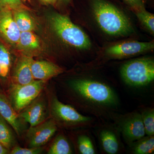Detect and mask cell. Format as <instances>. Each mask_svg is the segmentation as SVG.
I'll return each instance as SVG.
<instances>
[{"mask_svg":"<svg viewBox=\"0 0 154 154\" xmlns=\"http://www.w3.org/2000/svg\"><path fill=\"white\" fill-rule=\"evenodd\" d=\"M72 90L83 101L87 109L108 110L118 105V97L110 86L101 82L90 79H78L70 82Z\"/></svg>","mask_w":154,"mask_h":154,"instance_id":"cell-1","label":"cell"},{"mask_svg":"<svg viewBox=\"0 0 154 154\" xmlns=\"http://www.w3.org/2000/svg\"><path fill=\"white\" fill-rule=\"evenodd\" d=\"M92 8L99 27L108 35L125 36L134 32L127 17L111 3L105 0H92Z\"/></svg>","mask_w":154,"mask_h":154,"instance_id":"cell-2","label":"cell"},{"mask_svg":"<svg viewBox=\"0 0 154 154\" xmlns=\"http://www.w3.org/2000/svg\"><path fill=\"white\" fill-rule=\"evenodd\" d=\"M51 28L65 44L80 50H88L91 43L88 35L65 15L54 13L49 16Z\"/></svg>","mask_w":154,"mask_h":154,"instance_id":"cell-3","label":"cell"},{"mask_svg":"<svg viewBox=\"0 0 154 154\" xmlns=\"http://www.w3.org/2000/svg\"><path fill=\"white\" fill-rule=\"evenodd\" d=\"M120 74L122 79L128 85H147L154 81V60L144 57L130 60L122 67Z\"/></svg>","mask_w":154,"mask_h":154,"instance_id":"cell-4","label":"cell"},{"mask_svg":"<svg viewBox=\"0 0 154 154\" xmlns=\"http://www.w3.org/2000/svg\"><path fill=\"white\" fill-rule=\"evenodd\" d=\"M50 111L56 123L63 126H87L92 122L91 117L81 114L73 107L63 104L55 97L51 99Z\"/></svg>","mask_w":154,"mask_h":154,"instance_id":"cell-5","label":"cell"},{"mask_svg":"<svg viewBox=\"0 0 154 154\" xmlns=\"http://www.w3.org/2000/svg\"><path fill=\"white\" fill-rule=\"evenodd\" d=\"M45 83V81L36 80L27 85L13 84L11 85L10 101L17 113H20L37 98Z\"/></svg>","mask_w":154,"mask_h":154,"instance_id":"cell-6","label":"cell"},{"mask_svg":"<svg viewBox=\"0 0 154 154\" xmlns=\"http://www.w3.org/2000/svg\"><path fill=\"white\" fill-rule=\"evenodd\" d=\"M154 48L153 41L142 42L131 40L111 45L106 49V53L114 58H125L149 52Z\"/></svg>","mask_w":154,"mask_h":154,"instance_id":"cell-7","label":"cell"},{"mask_svg":"<svg viewBox=\"0 0 154 154\" xmlns=\"http://www.w3.org/2000/svg\"><path fill=\"white\" fill-rule=\"evenodd\" d=\"M119 128L124 139L130 144L146 135L140 113L125 115L120 121Z\"/></svg>","mask_w":154,"mask_h":154,"instance_id":"cell-8","label":"cell"},{"mask_svg":"<svg viewBox=\"0 0 154 154\" xmlns=\"http://www.w3.org/2000/svg\"><path fill=\"white\" fill-rule=\"evenodd\" d=\"M57 130V125L53 119L44 121L35 126L30 127L26 136L29 147H39L47 143Z\"/></svg>","mask_w":154,"mask_h":154,"instance_id":"cell-9","label":"cell"},{"mask_svg":"<svg viewBox=\"0 0 154 154\" xmlns=\"http://www.w3.org/2000/svg\"><path fill=\"white\" fill-rule=\"evenodd\" d=\"M20 33L12 10H0V37L8 44L17 45Z\"/></svg>","mask_w":154,"mask_h":154,"instance_id":"cell-10","label":"cell"},{"mask_svg":"<svg viewBox=\"0 0 154 154\" xmlns=\"http://www.w3.org/2000/svg\"><path fill=\"white\" fill-rule=\"evenodd\" d=\"M47 109L44 100L36 98L19 113L23 121L28 122L30 127L35 126L45 121L47 116Z\"/></svg>","mask_w":154,"mask_h":154,"instance_id":"cell-11","label":"cell"},{"mask_svg":"<svg viewBox=\"0 0 154 154\" xmlns=\"http://www.w3.org/2000/svg\"><path fill=\"white\" fill-rule=\"evenodd\" d=\"M0 115L12 127L18 135H21L24 130L23 120L14 109L10 100L0 93Z\"/></svg>","mask_w":154,"mask_h":154,"instance_id":"cell-12","label":"cell"},{"mask_svg":"<svg viewBox=\"0 0 154 154\" xmlns=\"http://www.w3.org/2000/svg\"><path fill=\"white\" fill-rule=\"evenodd\" d=\"M31 72L34 79L46 81L63 72V69L47 61H35L31 64Z\"/></svg>","mask_w":154,"mask_h":154,"instance_id":"cell-13","label":"cell"},{"mask_svg":"<svg viewBox=\"0 0 154 154\" xmlns=\"http://www.w3.org/2000/svg\"><path fill=\"white\" fill-rule=\"evenodd\" d=\"M33 60L31 57L25 55L18 61L14 69L13 80L14 84L25 85L35 80L31 72V64Z\"/></svg>","mask_w":154,"mask_h":154,"instance_id":"cell-14","label":"cell"},{"mask_svg":"<svg viewBox=\"0 0 154 154\" xmlns=\"http://www.w3.org/2000/svg\"><path fill=\"white\" fill-rule=\"evenodd\" d=\"M103 150L108 154L117 153L120 149V142L116 134L110 128L102 129L99 135Z\"/></svg>","mask_w":154,"mask_h":154,"instance_id":"cell-15","label":"cell"},{"mask_svg":"<svg viewBox=\"0 0 154 154\" xmlns=\"http://www.w3.org/2000/svg\"><path fill=\"white\" fill-rule=\"evenodd\" d=\"M19 49L24 52L32 53L40 48V42L38 36L32 31L21 32L17 45Z\"/></svg>","mask_w":154,"mask_h":154,"instance_id":"cell-16","label":"cell"},{"mask_svg":"<svg viewBox=\"0 0 154 154\" xmlns=\"http://www.w3.org/2000/svg\"><path fill=\"white\" fill-rule=\"evenodd\" d=\"M13 16L20 32L32 31L35 29V23L26 9L14 10Z\"/></svg>","mask_w":154,"mask_h":154,"instance_id":"cell-17","label":"cell"},{"mask_svg":"<svg viewBox=\"0 0 154 154\" xmlns=\"http://www.w3.org/2000/svg\"><path fill=\"white\" fill-rule=\"evenodd\" d=\"M8 123L0 115V143L11 150L16 144V140Z\"/></svg>","mask_w":154,"mask_h":154,"instance_id":"cell-18","label":"cell"},{"mask_svg":"<svg viewBox=\"0 0 154 154\" xmlns=\"http://www.w3.org/2000/svg\"><path fill=\"white\" fill-rule=\"evenodd\" d=\"M132 144V153L135 154H149L154 151V135L144 136L136 141Z\"/></svg>","mask_w":154,"mask_h":154,"instance_id":"cell-19","label":"cell"},{"mask_svg":"<svg viewBox=\"0 0 154 154\" xmlns=\"http://www.w3.org/2000/svg\"><path fill=\"white\" fill-rule=\"evenodd\" d=\"M70 145L62 135H59L54 141L48 152V154H70L72 153Z\"/></svg>","mask_w":154,"mask_h":154,"instance_id":"cell-20","label":"cell"},{"mask_svg":"<svg viewBox=\"0 0 154 154\" xmlns=\"http://www.w3.org/2000/svg\"><path fill=\"white\" fill-rule=\"evenodd\" d=\"M134 12L142 25L153 35L154 33V15L146 10L145 7L132 11Z\"/></svg>","mask_w":154,"mask_h":154,"instance_id":"cell-21","label":"cell"},{"mask_svg":"<svg viewBox=\"0 0 154 154\" xmlns=\"http://www.w3.org/2000/svg\"><path fill=\"white\" fill-rule=\"evenodd\" d=\"M11 66L10 53L3 45L0 44V77L5 78L8 76Z\"/></svg>","mask_w":154,"mask_h":154,"instance_id":"cell-22","label":"cell"},{"mask_svg":"<svg viewBox=\"0 0 154 154\" xmlns=\"http://www.w3.org/2000/svg\"><path fill=\"white\" fill-rule=\"evenodd\" d=\"M142 119L146 135L152 136L154 134V109H147L144 110L141 114Z\"/></svg>","mask_w":154,"mask_h":154,"instance_id":"cell-23","label":"cell"},{"mask_svg":"<svg viewBox=\"0 0 154 154\" xmlns=\"http://www.w3.org/2000/svg\"><path fill=\"white\" fill-rule=\"evenodd\" d=\"M78 148L82 154L96 153L93 142L88 135L83 134L79 136L78 139Z\"/></svg>","mask_w":154,"mask_h":154,"instance_id":"cell-24","label":"cell"},{"mask_svg":"<svg viewBox=\"0 0 154 154\" xmlns=\"http://www.w3.org/2000/svg\"><path fill=\"white\" fill-rule=\"evenodd\" d=\"M5 9L12 11L20 9L28 10L21 0H0V10Z\"/></svg>","mask_w":154,"mask_h":154,"instance_id":"cell-25","label":"cell"},{"mask_svg":"<svg viewBox=\"0 0 154 154\" xmlns=\"http://www.w3.org/2000/svg\"><path fill=\"white\" fill-rule=\"evenodd\" d=\"M42 149V147L33 148H22L16 146L10 151L11 154H38L41 153Z\"/></svg>","mask_w":154,"mask_h":154,"instance_id":"cell-26","label":"cell"},{"mask_svg":"<svg viewBox=\"0 0 154 154\" xmlns=\"http://www.w3.org/2000/svg\"><path fill=\"white\" fill-rule=\"evenodd\" d=\"M132 11L144 8V0H124Z\"/></svg>","mask_w":154,"mask_h":154,"instance_id":"cell-27","label":"cell"},{"mask_svg":"<svg viewBox=\"0 0 154 154\" xmlns=\"http://www.w3.org/2000/svg\"><path fill=\"white\" fill-rule=\"evenodd\" d=\"M10 152V150L7 149L5 146L0 143V154H9Z\"/></svg>","mask_w":154,"mask_h":154,"instance_id":"cell-28","label":"cell"},{"mask_svg":"<svg viewBox=\"0 0 154 154\" xmlns=\"http://www.w3.org/2000/svg\"><path fill=\"white\" fill-rule=\"evenodd\" d=\"M42 3L46 5H54L57 3V0H40Z\"/></svg>","mask_w":154,"mask_h":154,"instance_id":"cell-29","label":"cell"},{"mask_svg":"<svg viewBox=\"0 0 154 154\" xmlns=\"http://www.w3.org/2000/svg\"><path fill=\"white\" fill-rule=\"evenodd\" d=\"M71 0H57L58 3L60 5H67L70 3Z\"/></svg>","mask_w":154,"mask_h":154,"instance_id":"cell-30","label":"cell"},{"mask_svg":"<svg viewBox=\"0 0 154 154\" xmlns=\"http://www.w3.org/2000/svg\"><path fill=\"white\" fill-rule=\"evenodd\" d=\"M23 1H28V0H23Z\"/></svg>","mask_w":154,"mask_h":154,"instance_id":"cell-31","label":"cell"}]
</instances>
